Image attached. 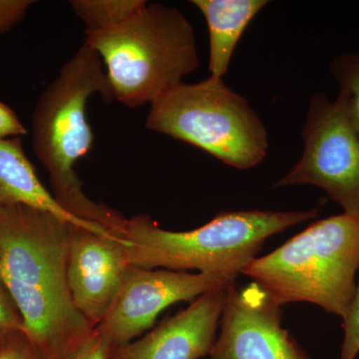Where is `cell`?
Segmentation results:
<instances>
[{
  "mask_svg": "<svg viewBox=\"0 0 359 359\" xmlns=\"http://www.w3.org/2000/svg\"><path fill=\"white\" fill-rule=\"evenodd\" d=\"M94 94L107 102L114 100L100 56L84 43L37 101L32 117L33 150L49 175L54 198L65 211L123 237L127 219L90 200L75 171V165L93 147L87 103Z\"/></svg>",
  "mask_w": 359,
  "mask_h": 359,
  "instance_id": "obj_2",
  "label": "cell"
},
{
  "mask_svg": "<svg viewBox=\"0 0 359 359\" xmlns=\"http://www.w3.org/2000/svg\"><path fill=\"white\" fill-rule=\"evenodd\" d=\"M359 271V219L346 214L314 222L244 269L280 306L309 302L344 320Z\"/></svg>",
  "mask_w": 359,
  "mask_h": 359,
  "instance_id": "obj_5",
  "label": "cell"
},
{
  "mask_svg": "<svg viewBox=\"0 0 359 359\" xmlns=\"http://www.w3.org/2000/svg\"><path fill=\"white\" fill-rule=\"evenodd\" d=\"M228 287L194 299L188 308L165 318L142 339L113 346L110 359H201L210 355Z\"/></svg>",
  "mask_w": 359,
  "mask_h": 359,
  "instance_id": "obj_11",
  "label": "cell"
},
{
  "mask_svg": "<svg viewBox=\"0 0 359 359\" xmlns=\"http://www.w3.org/2000/svg\"><path fill=\"white\" fill-rule=\"evenodd\" d=\"M146 126L238 170L257 166L268 153V133L256 111L223 79L211 76L183 82L151 104Z\"/></svg>",
  "mask_w": 359,
  "mask_h": 359,
  "instance_id": "obj_6",
  "label": "cell"
},
{
  "mask_svg": "<svg viewBox=\"0 0 359 359\" xmlns=\"http://www.w3.org/2000/svg\"><path fill=\"white\" fill-rule=\"evenodd\" d=\"M85 34L113 97L129 108L151 105L199 67L193 26L175 7L147 2L121 25Z\"/></svg>",
  "mask_w": 359,
  "mask_h": 359,
  "instance_id": "obj_4",
  "label": "cell"
},
{
  "mask_svg": "<svg viewBox=\"0 0 359 359\" xmlns=\"http://www.w3.org/2000/svg\"><path fill=\"white\" fill-rule=\"evenodd\" d=\"M129 266L124 238L73 226L68 248V287L75 306L94 328L114 301Z\"/></svg>",
  "mask_w": 359,
  "mask_h": 359,
  "instance_id": "obj_10",
  "label": "cell"
},
{
  "mask_svg": "<svg viewBox=\"0 0 359 359\" xmlns=\"http://www.w3.org/2000/svg\"><path fill=\"white\" fill-rule=\"evenodd\" d=\"M233 283L200 273L130 266L114 301L95 330L112 346H121L152 327L157 316L172 304L194 301Z\"/></svg>",
  "mask_w": 359,
  "mask_h": 359,
  "instance_id": "obj_8",
  "label": "cell"
},
{
  "mask_svg": "<svg viewBox=\"0 0 359 359\" xmlns=\"http://www.w3.org/2000/svg\"><path fill=\"white\" fill-rule=\"evenodd\" d=\"M33 4L32 0H0V34L22 21Z\"/></svg>",
  "mask_w": 359,
  "mask_h": 359,
  "instance_id": "obj_20",
  "label": "cell"
},
{
  "mask_svg": "<svg viewBox=\"0 0 359 359\" xmlns=\"http://www.w3.org/2000/svg\"><path fill=\"white\" fill-rule=\"evenodd\" d=\"M0 359H51L25 332L0 348Z\"/></svg>",
  "mask_w": 359,
  "mask_h": 359,
  "instance_id": "obj_19",
  "label": "cell"
},
{
  "mask_svg": "<svg viewBox=\"0 0 359 359\" xmlns=\"http://www.w3.org/2000/svg\"><path fill=\"white\" fill-rule=\"evenodd\" d=\"M18 205L49 212L73 226L111 233L100 224L75 218L59 205L37 177L20 137L0 139V208Z\"/></svg>",
  "mask_w": 359,
  "mask_h": 359,
  "instance_id": "obj_12",
  "label": "cell"
},
{
  "mask_svg": "<svg viewBox=\"0 0 359 359\" xmlns=\"http://www.w3.org/2000/svg\"><path fill=\"white\" fill-rule=\"evenodd\" d=\"M112 344L94 328L89 337L70 351L65 359H110Z\"/></svg>",
  "mask_w": 359,
  "mask_h": 359,
  "instance_id": "obj_18",
  "label": "cell"
},
{
  "mask_svg": "<svg viewBox=\"0 0 359 359\" xmlns=\"http://www.w3.org/2000/svg\"><path fill=\"white\" fill-rule=\"evenodd\" d=\"M339 87L337 99L359 134V52L342 54L330 65Z\"/></svg>",
  "mask_w": 359,
  "mask_h": 359,
  "instance_id": "obj_15",
  "label": "cell"
},
{
  "mask_svg": "<svg viewBox=\"0 0 359 359\" xmlns=\"http://www.w3.org/2000/svg\"><path fill=\"white\" fill-rule=\"evenodd\" d=\"M23 332L25 325L20 311L4 283H0V348Z\"/></svg>",
  "mask_w": 359,
  "mask_h": 359,
  "instance_id": "obj_16",
  "label": "cell"
},
{
  "mask_svg": "<svg viewBox=\"0 0 359 359\" xmlns=\"http://www.w3.org/2000/svg\"><path fill=\"white\" fill-rule=\"evenodd\" d=\"M302 135L301 159L273 188L318 187L344 214L359 219V134L339 99L313 95Z\"/></svg>",
  "mask_w": 359,
  "mask_h": 359,
  "instance_id": "obj_7",
  "label": "cell"
},
{
  "mask_svg": "<svg viewBox=\"0 0 359 359\" xmlns=\"http://www.w3.org/2000/svg\"><path fill=\"white\" fill-rule=\"evenodd\" d=\"M318 216V211L222 212L191 231L164 230L145 215L127 219L124 237L130 266L199 271L235 282L271 236Z\"/></svg>",
  "mask_w": 359,
  "mask_h": 359,
  "instance_id": "obj_3",
  "label": "cell"
},
{
  "mask_svg": "<svg viewBox=\"0 0 359 359\" xmlns=\"http://www.w3.org/2000/svg\"><path fill=\"white\" fill-rule=\"evenodd\" d=\"M73 226L26 205L0 208V278L25 334L51 359H65L94 330L68 287Z\"/></svg>",
  "mask_w": 359,
  "mask_h": 359,
  "instance_id": "obj_1",
  "label": "cell"
},
{
  "mask_svg": "<svg viewBox=\"0 0 359 359\" xmlns=\"http://www.w3.org/2000/svg\"><path fill=\"white\" fill-rule=\"evenodd\" d=\"M0 283H2L1 278H0Z\"/></svg>",
  "mask_w": 359,
  "mask_h": 359,
  "instance_id": "obj_22",
  "label": "cell"
},
{
  "mask_svg": "<svg viewBox=\"0 0 359 359\" xmlns=\"http://www.w3.org/2000/svg\"><path fill=\"white\" fill-rule=\"evenodd\" d=\"M27 133L18 115L6 104L0 102V139L13 138Z\"/></svg>",
  "mask_w": 359,
  "mask_h": 359,
  "instance_id": "obj_21",
  "label": "cell"
},
{
  "mask_svg": "<svg viewBox=\"0 0 359 359\" xmlns=\"http://www.w3.org/2000/svg\"><path fill=\"white\" fill-rule=\"evenodd\" d=\"M344 330L340 359H356L359 354V278L353 304L344 320Z\"/></svg>",
  "mask_w": 359,
  "mask_h": 359,
  "instance_id": "obj_17",
  "label": "cell"
},
{
  "mask_svg": "<svg viewBox=\"0 0 359 359\" xmlns=\"http://www.w3.org/2000/svg\"><path fill=\"white\" fill-rule=\"evenodd\" d=\"M145 0H72L70 6L83 21L85 33L111 29L129 20L147 4Z\"/></svg>",
  "mask_w": 359,
  "mask_h": 359,
  "instance_id": "obj_14",
  "label": "cell"
},
{
  "mask_svg": "<svg viewBox=\"0 0 359 359\" xmlns=\"http://www.w3.org/2000/svg\"><path fill=\"white\" fill-rule=\"evenodd\" d=\"M282 316V306L257 283H231L210 359H311L283 327Z\"/></svg>",
  "mask_w": 359,
  "mask_h": 359,
  "instance_id": "obj_9",
  "label": "cell"
},
{
  "mask_svg": "<svg viewBox=\"0 0 359 359\" xmlns=\"http://www.w3.org/2000/svg\"><path fill=\"white\" fill-rule=\"evenodd\" d=\"M204 15L209 32L210 76L223 79L245 28L266 0H193Z\"/></svg>",
  "mask_w": 359,
  "mask_h": 359,
  "instance_id": "obj_13",
  "label": "cell"
}]
</instances>
